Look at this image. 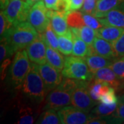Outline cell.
<instances>
[{
    "instance_id": "obj_35",
    "label": "cell",
    "mask_w": 124,
    "mask_h": 124,
    "mask_svg": "<svg viewBox=\"0 0 124 124\" xmlns=\"http://www.w3.org/2000/svg\"><path fill=\"white\" fill-rule=\"evenodd\" d=\"M97 3V0H84V5L81 9V11L83 13L93 15L96 8Z\"/></svg>"
},
{
    "instance_id": "obj_16",
    "label": "cell",
    "mask_w": 124,
    "mask_h": 124,
    "mask_svg": "<svg viewBox=\"0 0 124 124\" xmlns=\"http://www.w3.org/2000/svg\"><path fill=\"white\" fill-rule=\"evenodd\" d=\"M124 33V28L104 26L96 31L97 37L106 40L110 43H114Z\"/></svg>"
},
{
    "instance_id": "obj_38",
    "label": "cell",
    "mask_w": 124,
    "mask_h": 124,
    "mask_svg": "<svg viewBox=\"0 0 124 124\" xmlns=\"http://www.w3.org/2000/svg\"><path fill=\"white\" fill-rule=\"evenodd\" d=\"M26 1L27 3L32 7L33 5L35 4L36 3L39 2V1H41V0H26Z\"/></svg>"
},
{
    "instance_id": "obj_32",
    "label": "cell",
    "mask_w": 124,
    "mask_h": 124,
    "mask_svg": "<svg viewBox=\"0 0 124 124\" xmlns=\"http://www.w3.org/2000/svg\"><path fill=\"white\" fill-rule=\"evenodd\" d=\"M84 20L85 25L88 26L95 31L104 26V25L100 22L99 18L96 17L95 16L90 14L84 13Z\"/></svg>"
},
{
    "instance_id": "obj_21",
    "label": "cell",
    "mask_w": 124,
    "mask_h": 124,
    "mask_svg": "<svg viewBox=\"0 0 124 124\" xmlns=\"http://www.w3.org/2000/svg\"><path fill=\"white\" fill-rule=\"evenodd\" d=\"M59 50L64 55H70L73 50V38L71 29L64 35L58 37Z\"/></svg>"
},
{
    "instance_id": "obj_7",
    "label": "cell",
    "mask_w": 124,
    "mask_h": 124,
    "mask_svg": "<svg viewBox=\"0 0 124 124\" xmlns=\"http://www.w3.org/2000/svg\"><path fill=\"white\" fill-rule=\"evenodd\" d=\"M48 12V8L42 0L31 7L28 22L31 23L39 33H43L50 23Z\"/></svg>"
},
{
    "instance_id": "obj_14",
    "label": "cell",
    "mask_w": 124,
    "mask_h": 124,
    "mask_svg": "<svg viewBox=\"0 0 124 124\" xmlns=\"http://www.w3.org/2000/svg\"><path fill=\"white\" fill-rule=\"evenodd\" d=\"M48 13L52 27L58 36L64 35L70 30L68 28L66 14L51 9H48Z\"/></svg>"
},
{
    "instance_id": "obj_10",
    "label": "cell",
    "mask_w": 124,
    "mask_h": 124,
    "mask_svg": "<svg viewBox=\"0 0 124 124\" xmlns=\"http://www.w3.org/2000/svg\"><path fill=\"white\" fill-rule=\"evenodd\" d=\"M58 115L62 124H87L90 114L70 106L63 107L57 110Z\"/></svg>"
},
{
    "instance_id": "obj_22",
    "label": "cell",
    "mask_w": 124,
    "mask_h": 124,
    "mask_svg": "<svg viewBox=\"0 0 124 124\" xmlns=\"http://www.w3.org/2000/svg\"><path fill=\"white\" fill-rule=\"evenodd\" d=\"M37 124H59L61 121L57 110L53 108L44 109L36 121Z\"/></svg>"
},
{
    "instance_id": "obj_12",
    "label": "cell",
    "mask_w": 124,
    "mask_h": 124,
    "mask_svg": "<svg viewBox=\"0 0 124 124\" xmlns=\"http://www.w3.org/2000/svg\"><path fill=\"white\" fill-rule=\"evenodd\" d=\"M93 80L107 83L112 86L117 92L121 90L124 84V83L118 79L115 72L110 67H104L99 69L94 74Z\"/></svg>"
},
{
    "instance_id": "obj_13",
    "label": "cell",
    "mask_w": 124,
    "mask_h": 124,
    "mask_svg": "<svg viewBox=\"0 0 124 124\" xmlns=\"http://www.w3.org/2000/svg\"><path fill=\"white\" fill-rule=\"evenodd\" d=\"M99 19L104 26L124 28V1Z\"/></svg>"
},
{
    "instance_id": "obj_1",
    "label": "cell",
    "mask_w": 124,
    "mask_h": 124,
    "mask_svg": "<svg viewBox=\"0 0 124 124\" xmlns=\"http://www.w3.org/2000/svg\"><path fill=\"white\" fill-rule=\"evenodd\" d=\"M23 97L34 105H40L46 100L47 92L38 68V64L31 63V68L19 87Z\"/></svg>"
},
{
    "instance_id": "obj_2",
    "label": "cell",
    "mask_w": 124,
    "mask_h": 124,
    "mask_svg": "<svg viewBox=\"0 0 124 124\" xmlns=\"http://www.w3.org/2000/svg\"><path fill=\"white\" fill-rule=\"evenodd\" d=\"M78 82V79L64 77L62 83L47 94L44 110L53 108L58 110L71 104L72 94Z\"/></svg>"
},
{
    "instance_id": "obj_24",
    "label": "cell",
    "mask_w": 124,
    "mask_h": 124,
    "mask_svg": "<svg viewBox=\"0 0 124 124\" xmlns=\"http://www.w3.org/2000/svg\"><path fill=\"white\" fill-rule=\"evenodd\" d=\"M108 124H121L124 122V93L118 97V103L115 113L110 116H103Z\"/></svg>"
},
{
    "instance_id": "obj_27",
    "label": "cell",
    "mask_w": 124,
    "mask_h": 124,
    "mask_svg": "<svg viewBox=\"0 0 124 124\" xmlns=\"http://www.w3.org/2000/svg\"><path fill=\"white\" fill-rule=\"evenodd\" d=\"M67 22L70 28H80L85 25L84 13L81 11L72 10L67 15Z\"/></svg>"
},
{
    "instance_id": "obj_9",
    "label": "cell",
    "mask_w": 124,
    "mask_h": 124,
    "mask_svg": "<svg viewBox=\"0 0 124 124\" xmlns=\"http://www.w3.org/2000/svg\"><path fill=\"white\" fill-rule=\"evenodd\" d=\"M39 72L44 81L47 94L50 91L56 88L62 83V70L51 66L48 63L38 65Z\"/></svg>"
},
{
    "instance_id": "obj_41",
    "label": "cell",
    "mask_w": 124,
    "mask_h": 124,
    "mask_svg": "<svg viewBox=\"0 0 124 124\" xmlns=\"http://www.w3.org/2000/svg\"></svg>"
},
{
    "instance_id": "obj_30",
    "label": "cell",
    "mask_w": 124,
    "mask_h": 124,
    "mask_svg": "<svg viewBox=\"0 0 124 124\" xmlns=\"http://www.w3.org/2000/svg\"><path fill=\"white\" fill-rule=\"evenodd\" d=\"M14 53L13 48L8 44V41L5 38L1 39V44H0V62H3L4 60H7L12 57Z\"/></svg>"
},
{
    "instance_id": "obj_39",
    "label": "cell",
    "mask_w": 124,
    "mask_h": 124,
    "mask_svg": "<svg viewBox=\"0 0 124 124\" xmlns=\"http://www.w3.org/2000/svg\"><path fill=\"white\" fill-rule=\"evenodd\" d=\"M121 90H124V84H123V86H122V88H121Z\"/></svg>"
},
{
    "instance_id": "obj_19",
    "label": "cell",
    "mask_w": 124,
    "mask_h": 124,
    "mask_svg": "<svg viewBox=\"0 0 124 124\" xmlns=\"http://www.w3.org/2000/svg\"><path fill=\"white\" fill-rule=\"evenodd\" d=\"M124 1V0H99L93 15L98 18L102 17L105 14Z\"/></svg>"
},
{
    "instance_id": "obj_23",
    "label": "cell",
    "mask_w": 124,
    "mask_h": 124,
    "mask_svg": "<svg viewBox=\"0 0 124 124\" xmlns=\"http://www.w3.org/2000/svg\"><path fill=\"white\" fill-rule=\"evenodd\" d=\"M71 31L76 33L81 39H83L88 44L91 46L97 37L96 31L84 25L80 28H70Z\"/></svg>"
},
{
    "instance_id": "obj_33",
    "label": "cell",
    "mask_w": 124,
    "mask_h": 124,
    "mask_svg": "<svg viewBox=\"0 0 124 124\" xmlns=\"http://www.w3.org/2000/svg\"><path fill=\"white\" fill-rule=\"evenodd\" d=\"M112 44L113 46L115 59L121 58L124 56V33Z\"/></svg>"
},
{
    "instance_id": "obj_37",
    "label": "cell",
    "mask_w": 124,
    "mask_h": 124,
    "mask_svg": "<svg viewBox=\"0 0 124 124\" xmlns=\"http://www.w3.org/2000/svg\"><path fill=\"white\" fill-rule=\"evenodd\" d=\"M10 0H0V8L1 10H4L8 6Z\"/></svg>"
},
{
    "instance_id": "obj_29",
    "label": "cell",
    "mask_w": 124,
    "mask_h": 124,
    "mask_svg": "<svg viewBox=\"0 0 124 124\" xmlns=\"http://www.w3.org/2000/svg\"><path fill=\"white\" fill-rule=\"evenodd\" d=\"M15 26L13 23L8 19L5 15L4 10H1L0 12V35L1 39L7 38L9 33Z\"/></svg>"
},
{
    "instance_id": "obj_3",
    "label": "cell",
    "mask_w": 124,
    "mask_h": 124,
    "mask_svg": "<svg viewBox=\"0 0 124 124\" xmlns=\"http://www.w3.org/2000/svg\"><path fill=\"white\" fill-rule=\"evenodd\" d=\"M31 63L26 50L17 51L7 72V84L14 89H19L31 68Z\"/></svg>"
},
{
    "instance_id": "obj_18",
    "label": "cell",
    "mask_w": 124,
    "mask_h": 124,
    "mask_svg": "<svg viewBox=\"0 0 124 124\" xmlns=\"http://www.w3.org/2000/svg\"><path fill=\"white\" fill-rule=\"evenodd\" d=\"M39 110H35L33 108L29 105V103H22L19 108V119L17 124H32L37 121Z\"/></svg>"
},
{
    "instance_id": "obj_34",
    "label": "cell",
    "mask_w": 124,
    "mask_h": 124,
    "mask_svg": "<svg viewBox=\"0 0 124 124\" xmlns=\"http://www.w3.org/2000/svg\"><path fill=\"white\" fill-rule=\"evenodd\" d=\"M115 89L113 87L100 97V101L105 104H112L118 102V97L115 93Z\"/></svg>"
},
{
    "instance_id": "obj_26",
    "label": "cell",
    "mask_w": 124,
    "mask_h": 124,
    "mask_svg": "<svg viewBox=\"0 0 124 124\" xmlns=\"http://www.w3.org/2000/svg\"><path fill=\"white\" fill-rule=\"evenodd\" d=\"M117 103L118 102L112 104H105L101 102L93 108L91 112L101 116H110L115 113L117 107Z\"/></svg>"
},
{
    "instance_id": "obj_5",
    "label": "cell",
    "mask_w": 124,
    "mask_h": 124,
    "mask_svg": "<svg viewBox=\"0 0 124 124\" xmlns=\"http://www.w3.org/2000/svg\"><path fill=\"white\" fill-rule=\"evenodd\" d=\"M62 73L63 77L74 79L93 81L94 77V74L90 70L85 58L74 55L65 57Z\"/></svg>"
},
{
    "instance_id": "obj_17",
    "label": "cell",
    "mask_w": 124,
    "mask_h": 124,
    "mask_svg": "<svg viewBox=\"0 0 124 124\" xmlns=\"http://www.w3.org/2000/svg\"><path fill=\"white\" fill-rule=\"evenodd\" d=\"M85 59L90 70L93 74H94L100 68L104 67H109L113 61V59H106L96 53L87 55L85 57Z\"/></svg>"
},
{
    "instance_id": "obj_40",
    "label": "cell",
    "mask_w": 124,
    "mask_h": 124,
    "mask_svg": "<svg viewBox=\"0 0 124 124\" xmlns=\"http://www.w3.org/2000/svg\"><path fill=\"white\" fill-rule=\"evenodd\" d=\"M121 59H124V56H123L122 57H121Z\"/></svg>"
},
{
    "instance_id": "obj_15",
    "label": "cell",
    "mask_w": 124,
    "mask_h": 124,
    "mask_svg": "<svg viewBox=\"0 0 124 124\" xmlns=\"http://www.w3.org/2000/svg\"><path fill=\"white\" fill-rule=\"evenodd\" d=\"M95 53L109 59H115L114 50L112 43L102 38L96 37L92 44Z\"/></svg>"
},
{
    "instance_id": "obj_4",
    "label": "cell",
    "mask_w": 124,
    "mask_h": 124,
    "mask_svg": "<svg viewBox=\"0 0 124 124\" xmlns=\"http://www.w3.org/2000/svg\"><path fill=\"white\" fill-rule=\"evenodd\" d=\"M39 32L28 21L15 26L6 39L13 51L23 50L31 44L39 35Z\"/></svg>"
},
{
    "instance_id": "obj_31",
    "label": "cell",
    "mask_w": 124,
    "mask_h": 124,
    "mask_svg": "<svg viewBox=\"0 0 124 124\" xmlns=\"http://www.w3.org/2000/svg\"><path fill=\"white\" fill-rule=\"evenodd\" d=\"M109 67L115 72L118 79L124 83V59L121 58L115 59Z\"/></svg>"
},
{
    "instance_id": "obj_8",
    "label": "cell",
    "mask_w": 124,
    "mask_h": 124,
    "mask_svg": "<svg viewBox=\"0 0 124 124\" xmlns=\"http://www.w3.org/2000/svg\"><path fill=\"white\" fill-rule=\"evenodd\" d=\"M31 6L24 0H10V3L4 10L5 15L14 26L28 21Z\"/></svg>"
},
{
    "instance_id": "obj_25",
    "label": "cell",
    "mask_w": 124,
    "mask_h": 124,
    "mask_svg": "<svg viewBox=\"0 0 124 124\" xmlns=\"http://www.w3.org/2000/svg\"><path fill=\"white\" fill-rule=\"evenodd\" d=\"M73 38V50L72 54L74 56L85 58L88 52V46L76 33L72 32Z\"/></svg>"
},
{
    "instance_id": "obj_6",
    "label": "cell",
    "mask_w": 124,
    "mask_h": 124,
    "mask_svg": "<svg viewBox=\"0 0 124 124\" xmlns=\"http://www.w3.org/2000/svg\"><path fill=\"white\" fill-rule=\"evenodd\" d=\"M90 82L91 81L79 80L78 84L72 94L71 105L86 112L92 110L98 104V101H94L90 96Z\"/></svg>"
},
{
    "instance_id": "obj_20",
    "label": "cell",
    "mask_w": 124,
    "mask_h": 124,
    "mask_svg": "<svg viewBox=\"0 0 124 124\" xmlns=\"http://www.w3.org/2000/svg\"><path fill=\"white\" fill-rule=\"evenodd\" d=\"M46 59L48 63L51 66L60 70H63L65 63V58H63L62 54L59 53V50L53 48L48 45H47L46 48Z\"/></svg>"
},
{
    "instance_id": "obj_28",
    "label": "cell",
    "mask_w": 124,
    "mask_h": 124,
    "mask_svg": "<svg viewBox=\"0 0 124 124\" xmlns=\"http://www.w3.org/2000/svg\"><path fill=\"white\" fill-rule=\"evenodd\" d=\"M43 35L46 44L52 47L53 48L59 50V42H58V37H57V35L53 30L50 23L46 28V31L43 32Z\"/></svg>"
},
{
    "instance_id": "obj_11",
    "label": "cell",
    "mask_w": 124,
    "mask_h": 124,
    "mask_svg": "<svg viewBox=\"0 0 124 124\" xmlns=\"http://www.w3.org/2000/svg\"><path fill=\"white\" fill-rule=\"evenodd\" d=\"M46 48L47 44L44 35L43 33H39L38 37L26 48L31 62L38 65L46 63L47 61Z\"/></svg>"
},
{
    "instance_id": "obj_36",
    "label": "cell",
    "mask_w": 124,
    "mask_h": 124,
    "mask_svg": "<svg viewBox=\"0 0 124 124\" xmlns=\"http://www.w3.org/2000/svg\"><path fill=\"white\" fill-rule=\"evenodd\" d=\"M70 12L72 10H78L81 9L84 0H68Z\"/></svg>"
}]
</instances>
